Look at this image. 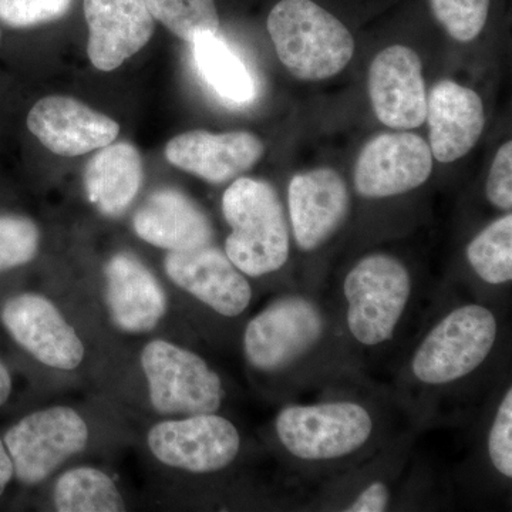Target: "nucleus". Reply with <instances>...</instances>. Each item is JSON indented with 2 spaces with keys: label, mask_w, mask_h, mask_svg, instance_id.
<instances>
[{
  "label": "nucleus",
  "mask_w": 512,
  "mask_h": 512,
  "mask_svg": "<svg viewBox=\"0 0 512 512\" xmlns=\"http://www.w3.org/2000/svg\"><path fill=\"white\" fill-rule=\"evenodd\" d=\"M266 26L279 60L299 80L330 79L355 55L349 29L312 0H281L269 13Z\"/></svg>",
  "instance_id": "1"
},
{
  "label": "nucleus",
  "mask_w": 512,
  "mask_h": 512,
  "mask_svg": "<svg viewBox=\"0 0 512 512\" xmlns=\"http://www.w3.org/2000/svg\"><path fill=\"white\" fill-rule=\"evenodd\" d=\"M222 212L231 227L225 254L244 275L279 271L289 258V227L275 188L254 178H237L224 192Z\"/></svg>",
  "instance_id": "2"
},
{
  "label": "nucleus",
  "mask_w": 512,
  "mask_h": 512,
  "mask_svg": "<svg viewBox=\"0 0 512 512\" xmlns=\"http://www.w3.org/2000/svg\"><path fill=\"white\" fill-rule=\"evenodd\" d=\"M343 292L353 338L376 346L392 339L409 302L412 281L399 259L375 254L357 262L346 276Z\"/></svg>",
  "instance_id": "3"
},
{
  "label": "nucleus",
  "mask_w": 512,
  "mask_h": 512,
  "mask_svg": "<svg viewBox=\"0 0 512 512\" xmlns=\"http://www.w3.org/2000/svg\"><path fill=\"white\" fill-rule=\"evenodd\" d=\"M497 332V319L490 309L481 305L454 309L421 342L413 357L414 376L434 386L463 379L483 365Z\"/></svg>",
  "instance_id": "4"
},
{
  "label": "nucleus",
  "mask_w": 512,
  "mask_h": 512,
  "mask_svg": "<svg viewBox=\"0 0 512 512\" xmlns=\"http://www.w3.org/2000/svg\"><path fill=\"white\" fill-rule=\"evenodd\" d=\"M275 427L292 456L323 461L349 456L365 446L373 421L360 404L333 402L286 407L276 417Z\"/></svg>",
  "instance_id": "5"
},
{
  "label": "nucleus",
  "mask_w": 512,
  "mask_h": 512,
  "mask_svg": "<svg viewBox=\"0 0 512 512\" xmlns=\"http://www.w3.org/2000/svg\"><path fill=\"white\" fill-rule=\"evenodd\" d=\"M150 402L160 414L215 413L224 399L220 376L202 357L167 340H153L141 353Z\"/></svg>",
  "instance_id": "6"
},
{
  "label": "nucleus",
  "mask_w": 512,
  "mask_h": 512,
  "mask_svg": "<svg viewBox=\"0 0 512 512\" xmlns=\"http://www.w3.org/2000/svg\"><path fill=\"white\" fill-rule=\"evenodd\" d=\"M89 441V427L70 407L29 414L6 433L5 446L20 483H42Z\"/></svg>",
  "instance_id": "7"
},
{
  "label": "nucleus",
  "mask_w": 512,
  "mask_h": 512,
  "mask_svg": "<svg viewBox=\"0 0 512 512\" xmlns=\"http://www.w3.org/2000/svg\"><path fill=\"white\" fill-rule=\"evenodd\" d=\"M325 319L311 301L279 299L249 322L244 335L248 362L261 372H279L306 355L322 338Z\"/></svg>",
  "instance_id": "8"
},
{
  "label": "nucleus",
  "mask_w": 512,
  "mask_h": 512,
  "mask_svg": "<svg viewBox=\"0 0 512 512\" xmlns=\"http://www.w3.org/2000/svg\"><path fill=\"white\" fill-rule=\"evenodd\" d=\"M148 447L165 466L207 474L228 467L237 458L241 437L224 417L194 414L156 424L148 433Z\"/></svg>",
  "instance_id": "9"
},
{
  "label": "nucleus",
  "mask_w": 512,
  "mask_h": 512,
  "mask_svg": "<svg viewBox=\"0 0 512 512\" xmlns=\"http://www.w3.org/2000/svg\"><path fill=\"white\" fill-rule=\"evenodd\" d=\"M433 154L423 137L409 131L383 133L360 151L356 191L365 198H389L416 190L429 180Z\"/></svg>",
  "instance_id": "10"
},
{
  "label": "nucleus",
  "mask_w": 512,
  "mask_h": 512,
  "mask_svg": "<svg viewBox=\"0 0 512 512\" xmlns=\"http://www.w3.org/2000/svg\"><path fill=\"white\" fill-rule=\"evenodd\" d=\"M367 89L376 117L384 126L406 131L426 121L423 63L410 47L383 49L370 64Z\"/></svg>",
  "instance_id": "11"
},
{
  "label": "nucleus",
  "mask_w": 512,
  "mask_h": 512,
  "mask_svg": "<svg viewBox=\"0 0 512 512\" xmlns=\"http://www.w3.org/2000/svg\"><path fill=\"white\" fill-rule=\"evenodd\" d=\"M0 318L12 338L43 365L73 370L83 362L82 340L49 299L35 293L15 296Z\"/></svg>",
  "instance_id": "12"
},
{
  "label": "nucleus",
  "mask_w": 512,
  "mask_h": 512,
  "mask_svg": "<svg viewBox=\"0 0 512 512\" xmlns=\"http://www.w3.org/2000/svg\"><path fill=\"white\" fill-rule=\"evenodd\" d=\"M165 272L175 285L227 318L241 315L252 299L244 274L220 249L204 247L170 251Z\"/></svg>",
  "instance_id": "13"
},
{
  "label": "nucleus",
  "mask_w": 512,
  "mask_h": 512,
  "mask_svg": "<svg viewBox=\"0 0 512 512\" xmlns=\"http://www.w3.org/2000/svg\"><path fill=\"white\" fill-rule=\"evenodd\" d=\"M288 202L293 237L305 252L328 242L342 227L350 207L345 180L328 167L296 174L289 183Z\"/></svg>",
  "instance_id": "14"
},
{
  "label": "nucleus",
  "mask_w": 512,
  "mask_h": 512,
  "mask_svg": "<svg viewBox=\"0 0 512 512\" xmlns=\"http://www.w3.org/2000/svg\"><path fill=\"white\" fill-rule=\"evenodd\" d=\"M28 127L52 153L76 157L100 150L119 137L120 126L80 101L49 96L37 101L28 114Z\"/></svg>",
  "instance_id": "15"
},
{
  "label": "nucleus",
  "mask_w": 512,
  "mask_h": 512,
  "mask_svg": "<svg viewBox=\"0 0 512 512\" xmlns=\"http://www.w3.org/2000/svg\"><path fill=\"white\" fill-rule=\"evenodd\" d=\"M261 138L248 131L212 134L192 130L168 141L165 158L180 170L211 184H224L247 173L261 157Z\"/></svg>",
  "instance_id": "16"
},
{
  "label": "nucleus",
  "mask_w": 512,
  "mask_h": 512,
  "mask_svg": "<svg viewBox=\"0 0 512 512\" xmlns=\"http://www.w3.org/2000/svg\"><path fill=\"white\" fill-rule=\"evenodd\" d=\"M90 62L111 72L140 52L153 37L154 18L146 0H84Z\"/></svg>",
  "instance_id": "17"
},
{
  "label": "nucleus",
  "mask_w": 512,
  "mask_h": 512,
  "mask_svg": "<svg viewBox=\"0 0 512 512\" xmlns=\"http://www.w3.org/2000/svg\"><path fill=\"white\" fill-rule=\"evenodd\" d=\"M430 150L439 163L467 156L485 126L484 103L474 90L453 80H441L427 96Z\"/></svg>",
  "instance_id": "18"
},
{
  "label": "nucleus",
  "mask_w": 512,
  "mask_h": 512,
  "mask_svg": "<svg viewBox=\"0 0 512 512\" xmlns=\"http://www.w3.org/2000/svg\"><path fill=\"white\" fill-rule=\"evenodd\" d=\"M107 305L114 325L128 333L153 330L167 311L156 276L136 256L121 252L106 266Z\"/></svg>",
  "instance_id": "19"
},
{
  "label": "nucleus",
  "mask_w": 512,
  "mask_h": 512,
  "mask_svg": "<svg viewBox=\"0 0 512 512\" xmlns=\"http://www.w3.org/2000/svg\"><path fill=\"white\" fill-rule=\"evenodd\" d=\"M134 231L148 244L168 251H187L211 245L214 231L205 212L173 188L157 190L136 212Z\"/></svg>",
  "instance_id": "20"
},
{
  "label": "nucleus",
  "mask_w": 512,
  "mask_h": 512,
  "mask_svg": "<svg viewBox=\"0 0 512 512\" xmlns=\"http://www.w3.org/2000/svg\"><path fill=\"white\" fill-rule=\"evenodd\" d=\"M143 160L136 147L111 143L94 154L84 171L89 200L107 217H120L143 185Z\"/></svg>",
  "instance_id": "21"
},
{
  "label": "nucleus",
  "mask_w": 512,
  "mask_h": 512,
  "mask_svg": "<svg viewBox=\"0 0 512 512\" xmlns=\"http://www.w3.org/2000/svg\"><path fill=\"white\" fill-rule=\"evenodd\" d=\"M194 59L200 74L222 99L244 104L255 99L254 77L248 67L229 49L225 40L202 35L192 42Z\"/></svg>",
  "instance_id": "22"
},
{
  "label": "nucleus",
  "mask_w": 512,
  "mask_h": 512,
  "mask_svg": "<svg viewBox=\"0 0 512 512\" xmlns=\"http://www.w3.org/2000/svg\"><path fill=\"white\" fill-rule=\"evenodd\" d=\"M55 505L60 512L126 511V503L114 481L92 467L74 468L59 478Z\"/></svg>",
  "instance_id": "23"
},
{
  "label": "nucleus",
  "mask_w": 512,
  "mask_h": 512,
  "mask_svg": "<svg viewBox=\"0 0 512 512\" xmlns=\"http://www.w3.org/2000/svg\"><path fill=\"white\" fill-rule=\"evenodd\" d=\"M471 268L490 285L512 279V215H504L483 229L467 248Z\"/></svg>",
  "instance_id": "24"
},
{
  "label": "nucleus",
  "mask_w": 512,
  "mask_h": 512,
  "mask_svg": "<svg viewBox=\"0 0 512 512\" xmlns=\"http://www.w3.org/2000/svg\"><path fill=\"white\" fill-rule=\"evenodd\" d=\"M151 16L175 36L194 42L202 35H215L220 29L214 0H146Z\"/></svg>",
  "instance_id": "25"
},
{
  "label": "nucleus",
  "mask_w": 512,
  "mask_h": 512,
  "mask_svg": "<svg viewBox=\"0 0 512 512\" xmlns=\"http://www.w3.org/2000/svg\"><path fill=\"white\" fill-rule=\"evenodd\" d=\"M491 0H430L434 18L461 43L473 42L485 28Z\"/></svg>",
  "instance_id": "26"
},
{
  "label": "nucleus",
  "mask_w": 512,
  "mask_h": 512,
  "mask_svg": "<svg viewBox=\"0 0 512 512\" xmlns=\"http://www.w3.org/2000/svg\"><path fill=\"white\" fill-rule=\"evenodd\" d=\"M39 239V229L29 218L0 217V272L32 261L39 249Z\"/></svg>",
  "instance_id": "27"
},
{
  "label": "nucleus",
  "mask_w": 512,
  "mask_h": 512,
  "mask_svg": "<svg viewBox=\"0 0 512 512\" xmlns=\"http://www.w3.org/2000/svg\"><path fill=\"white\" fill-rule=\"evenodd\" d=\"M73 0H0V20L9 28L26 29L63 18Z\"/></svg>",
  "instance_id": "28"
},
{
  "label": "nucleus",
  "mask_w": 512,
  "mask_h": 512,
  "mask_svg": "<svg viewBox=\"0 0 512 512\" xmlns=\"http://www.w3.org/2000/svg\"><path fill=\"white\" fill-rule=\"evenodd\" d=\"M488 454L491 463L503 476L512 477V390H507L497 410L490 436Z\"/></svg>",
  "instance_id": "29"
},
{
  "label": "nucleus",
  "mask_w": 512,
  "mask_h": 512,
  "mask_svg": "<svg viewBox=\"0 0 512 512\" xmlns=\"http://www.w3.org/2000/svg\"><path fill=\"white\" fill-rule=\"evenodd\" d=\"M485 194L488 201L500 210L510 211L512 207V143L507 141L498 148L490 173H488Z\"/></svg>",
  "instance_id": "30"
},
{
  "label": "nucleus",
  "mask_w": 512,
  "mask_h": 512,
  "mask_svg": "<svg viewBox=\"0 0 512 512\" xmlns=\"http://www.w3.org/2000/svg\"><path fill=\"white\" fill-rule=\"evenodd\" d=\"M390 501V491L383 483H373L353 501L349 512H380L386 510Z\"/></svg>",
  "instance_id": "31"
},
{
  "label": "nucleus",
  "mask_w": 512,
  "mask_h": 512,
  "mask_svg": "<svg viewBox=\"0 0 512 512\" xmlns=\"http://www.w3.org/2000/svg\"><path fill=\"white\" fill-rule=\"evenodd\" d=\"M13 473H15V471H13L12 458L9 456V451L5 443L0 439V495H2L5 488L8 487L10 480H12Z\"/></svg>",
  "instance_id": "32"
},
{
  "label": "nucleus",
  "mask_w": 512,
  "mask_h": 512,
  "mask_svg": "<svg viewBox=\"0 0 512 512\" xmlns=\"http://www.w3.org/2000/svg\"><path fill=\"white\" fill-rule=\"evenodd\" d=\"M10 392H12V379L6 366L0 362V406L8 402Z\"/></svg>",
  "instance_id": "33"
}]
</instances>
